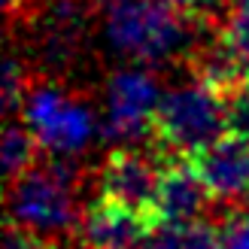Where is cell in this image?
I'll list each match as a JSON object with an SVG mask.
<instances>
[{"label": "cell", "instance_id": "obj_1", "mask_svg": "<svg viewBox=\"0 0 249 249\" xmlns=\"http://www.w3.org/2000/svg\"><path fill=\"white\" fill-rule=\"evenodd\" d=\"M192 28L195 24L189 18L161 0H113L104 16L107 43L140 64L189 55L195 49Z\"/></svg>", "mask_w": 249, "mask_h": 249}, {"label": "cell", "instance_id": "obj_2", "mask_svg": "<svg viewBox=\"0 0 249 249\" xmlns=\"http://www.w3.org/2000/svg\"><path fill=\"white\" fill-rule=\"evenodd\" d=\"M228 131V107L204 82H182L161 94L149 149L158 161L189 158Z\"/></svg>", "mask_w": 249, "mask_h": 249}, {"label": "cell", "instance_id": "obj_3", "mask_svg": "<svg viewBox=\"0 0 249 249\" xmlns=\"http://www.w3.org/2000/svg\"><path fill=\"white\" fill-rule=\"evenodd\" d=\"M6 210L9 222L43 237L67 240L79 234L82 213L76 207V185L61 177L46 158L18 179L6 182Z\"/></svg>", "mask_w": 249, "mask_h": 249}, {"label": "cell", "instance_id": "obj_4", "mask_svg": "<svg viewBox=\"0 0 249 249\" xmlns=\"http://www.w3.org/2000/svg\"><path fill=\"white\" fill-rule=\"evenodd\" d=\"M21 122L55 158H76L94 137V113L82 97L70 94L49 76H34L21 104Z\"/></svg>", "mask_w": 249, "mask_h": 249}, {"label": "cell", "instance_id": "obj_5", "mask_svg": "<svg viewBox=\"0 0 249 249\" xmlns=\"http://www.w3.org/2000/svg\"><path fill=\"white\" fill-rule=\"evenodd\" d=\"M161 104L158 79L146 67H128L109 76L107 82V116L104 137L119 146L149 143L152 124Z\"/></svg>", "mask_w": 249, "mask_h": 249}, {"label": "cell", "instance_id": "obj_6", "mask_svg": "<svg viewBox=\"0 0 249 249\" xmlns=\"http://www.w3.org/2000/svg\"><path fill=\"white\" fill-rule=\"evenodd\" d=\"M82 3L85 0H49V3H36L24 16V21L31 28L34 61L43 70L36 76L64 73L73 64V58L79 55L82 34H85Z\"/></svg>", "mask_w": 249, "mask_h": 249}, {"label": "cell", "instance_id": "obj_7", "mask_svg": "<svg viewBox=\"0 0 249 249\" xmlns=\"http://www.w3.org/2000/svg\"><path fill=\"white\" fill-rule=\"evenodd\" d=\"M158 182H161V161L131 146L109 149L101 170H97V195L137 210L155 225H158Z\"/></svg>", "mask_w": 249, "mask_h": 249}, {"label": "cell", "instance_id": "obj_8", "mask_svg": "<svg viewBox=\"0 0 249 249\" xmlns=\"http://www.w3.org/2000/svg\"><path fill=\"white\" fill-rule=\"evenodd\" d=\"M189 164L207 185L213 201L240 207L243 197H249V137L225 131L213 143L192 152Z\"/></svg>", "mask_w": 249, "mask_h": 249}, {"label": "cell", "instance_id": "obj_9", "mask_svg": "<svg viewBox=\"0 0 249 249\" xmlns=\"http://www.w3.org/2000/svg\"><path fill=\"white\" fill-rule=\"evenodd\" d=\"M152 225L155 222H149L137 210L113 197L94 195V201L82 210L76 237L82 249H137Z\"/></svg>", "mask_w": 249, "mask_h": 249}, {"label": "cell", "instance_id": "obj_10", "mask_svg": "<svg viewBox=\"0 0 249 249\" xmlns=\"http://www.w3.org/2000/svg\"><path fill=\"white\" fill-rule=\"evenodd\" d=\"M210 192L192 170L189 158L161 161V182H158V222L189 228L195 222L207 219Z\"/></svg>", "mask_w": 249, "mask_h": 249}, {"label": "cell", "instance_id": "obj_11", "mask_svg": "<svg viewBox=\"0 0 249 249\" xmlns=\"http://www.w3.org/2000/svg\"><path fill=\"white\" fill-rule=\"evenodd\" d=\"M40 161V140L34 137V131L18 119H6L3 128V173L6 182L18 179L21 173H28Z\"/></svg>", "mask_w": 249, "mask_h": 249}, {"label": "cell", "instance_id": "obj_12", "mask_svg": "<svg viewBox=\"0 0 249 249\" xmlns=\"http://www.w3.org/2000/svg\"><path fill=\"white\" fill-rule=\"evenodd\" d=\"M31 79L34 76H28L24 55L16 49V43H9L6 64H3V116L6 119L21 116V104H24V94H28Z\"/></svg>", "mask_w": 249, "mask_h": 249}, {"label": "cell", "instance_id": "obj_13", "mask_svg": "<svg viewBox=\"0 0 249 249\" xmlns=\"http://www.w3.org/2000/svg\"><path fill=\"white\" fill-rule=\"evenodd\" d=\"M219 36L228 43V49L240 58V64L249 70V3L234 0L228 18L222 21V28H219Z\"/></svg>", "mask_w": 249, "mask_h": 249}, {"label": "cell", "instance_id": "obj_14", "mask_svg": "<svg viewBox=\"0 0 249 249\" xmlns=\"http://www.w3.org/2000/svg\"><path fill=\"white\" fill-rule=\"evenodd\" d=\"M216 225H219L225 249H249V210L225 207Z\"/></svg>", "mask_w": 249, "mask_h": 249}, {"label": "cell", "instance_id": "obj_15", "mask_svg": "<svg viewBox=\"0 0 249 249\" xmlns=\"http://www.w3.org/2000/svg\"><path fill=\"white\" fill-rule=\"evenodd\" d=\"M3 249H64L61 240H52V237H43L36 231H28L16 225V222L6 219V234H3Z\"/></svg>", "mask_w": 249, "mask_h": 249}, {"label": "cell", "instance_id": "obj_16", "mask_svg": "<svg viewBox=\"0 0 249 249\" xmlns=\"http://www.w3.org/2000/svg\"><path fill=\"white\" fill-rule=\"evenodd\" d=\"M137 249H185V228L170 225V222H158V225L149 228V234Z\"/></svg>", "mask_w": 249, "mask_h": 249}, {"label": "cell", "instance_id": "obj_17", "mask_svg": "<svg viewBox=\"0 0 249 249\" xmlns=\"http://www.w3.org/2000/svg\"><path fill=\"white\" fill-rule=\"evenodd\" d=\"M185 249H225L219 225L213 219H201L185 228Z\"/></svg>", "mask_w": 249, "mask_h": 249}, {"label": "cell", "instance_id": "obj_18", "mask_svg": "<svg viewBox=\"0 0 249 249\" xmlns=\"http://www.w3.org/2000/svg\"><path fill=\"white\" fill-rule=\"evenodd\" d=\"M225 107H228V131L249 137V79L228 97Z\"/></svg>", "mask_w": 249, "mask_h": 249}, {"label": "cell", "instance_id": "obj_19", "mask_svg": "<svg viewBox=\"0 0 249 249\" xmlns=\"http://www.w3.org/2000/svg\"><path fill=\"white\" fill-rule=\"evenodd\" d=\"M85 3H107V6H109L113 0H85Z\"/></svg>", "mask_w": 249, "mask_h": 249}]
</instances>
